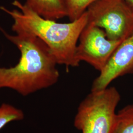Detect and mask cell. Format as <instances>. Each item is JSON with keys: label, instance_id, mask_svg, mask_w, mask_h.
<instances>
[{"label": "cell", "instance_id": "52a82bcc", "mask_svg": "<svg viewBox=\"0 0 133 133\" xmlns=\"http://www.w3.org/2000/svg\"><path fill=\"white\" fill-rule=\"evenodd\" d=\"M25 4L45 19L56 20L68 15L67 0H25Z\"/></svg>", "mask_w": 133, "mask_h": 133}, {"label": "cell", "instance_id": "7a4b0ae2", "mask_svg": "<svg viewBox=\"0 0 133 133\" xmlns=\"http://www.w3.org/2000/svg\"><path fill=\"white\" fill-rule=\"evenodd\" d=\"M12 4L17 9L10 10L4 6L0 9L13 19V32L31 34L40 38L49 48L58 64L65 65L66 69L79 65L76 53L77 41L88 23L86 11L76 20L61 23L43 18L18 0H14Z\"/></svg>", "mask_w": 133, "mask_h": 133}, {"label": "cell", "instance_id": "9c48e42d", "mask_svg": "<svg viewBox=\"0 0 133 133\" xmlns=\"http://www.w3.org/2000/svg\"><path fill=\"white\" fill-rule=\"evenodd\" d=\"M23 112L11 105L3 104L0 106V130L10 122L24 118Z\"/></svg>", "mask_w": 133, "mask_h": 133}, {"label": "cell", "instance_id": "30bf717a", "mask_svg": "<svg viewBox=\"0 0 133 133\" xmlns=\"http://www.w3.org/2000/svg\"><path fill=\"white\" fill-rule=\"evenodd\" d=\"M97 0H67L68 15L70 21L79 18L89 6Z\"/></svg>", "mask_w": 133, "mask_h": 133}, {"label": "cell", "instance_id": "ba28073f", "mask_svg": "<svg viewBox=\"0 0 133 133\" xmlns=\"http://www.w3.org/2000/svg\"><path fill=\"white\" fill-rule=\"evenodd\" d=\"M111 133H133V103L116 112Z\"/></svg>", "mask_w": 133, "mask_h": 133}, {"label": "cell", "instance_id": "8fae6325", "mask_svg": "<svg viewBox=\"0 0 133 133\" xmlns=\"http://www.w3.org/2000/svg\"><path fill=\"white\" fill-rule=\"evenodd\" d=\"M133 12V0H124Z\"/></svg>", "mask_w": 133, "mask_h": 133}, {"label": "cell", "instance_id": "6da1fadb", "mask_svg": "<svg viewBox=\"0 0 133 133\" xmlns=\"http://www.w3.org/2000/svg\"><path fill=\"white\" fill-rule=\"evenodd\" d=\"M2 32L18 48L21 57L15 66H0V89L10 88L26 96L57 82L60 76L58 64L43 41L31 34L11 35Z\"/></svg>", "mask_w": 133, "mask_h": 133}, {"label": "cell", "instance_id": "8992f818", "mask_svg": "<svg viewBox=\"0 0 133 133\" xmlns=\"http://www.w3.org/2000/svg\"><path fill=\"white\" fill-rule=\"evenodd\" d=\"M133 74V32L120 43L105 68L93 82L91 91L108 87L118 77Z\"/></svg>", "mask_w": 133, "mask_h": 133}, {"label": "cell", "instance_id": "5b68a950", "mask_svg": "<svg viewBox=\"0 0 133 133\" xmlns=\"http://www.w3.org/2000/svg\"><path fill=\"white\" fill-rule=\"evenodd\" d=\"M79 40L76 53L77 60L79 63H87L100 72L122 42L109 39L103 29L88 23L82 31Z\"/></svg>", "mask_w": 133, "mask_h": 133}, {"label": "cell", "instance_id": "277c9868", "mask_svg": "<svg viewBox=\"0 0 133 133\" xmlns=\"http://www.w3.org/2000/svg\"><path fill=\"white\" fill-rule=\"evenodd\" d=\"M86 12L88 24L103 29L109 39L123 41L133 33V11L124 0H97Z\"/></svg>", "mask_w": 133, "mask_h": 133}, {"label": "cell", "instance_id": "3957f363", "mask_svg": "<svg viewBox=\"0 0 133 133\" xmlns=\"http://www.w3.org/2000/svg\"><path fill=\"white\" fill-rule=\"evenodd\" d=\"M120 99L115 87L91 91L78 107L75 127L82 133H111Z\"/></svg>", "mask_w": 133, "mask_h": 133}]
</instances>
